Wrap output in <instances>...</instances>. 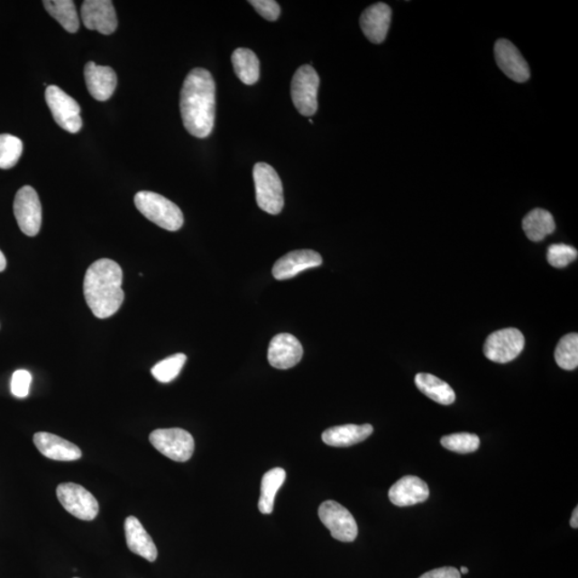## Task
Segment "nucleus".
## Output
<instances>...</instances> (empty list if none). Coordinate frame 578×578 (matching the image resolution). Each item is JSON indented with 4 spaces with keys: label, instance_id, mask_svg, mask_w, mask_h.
<instances>
[{
    "label": "nucleus",
    "instance_id": "nucleus-1",
    "mask_svg": "<svg viewBox=\"0 0 578 578\" xmlns=\"http://www.w3.org/2000/svg\"><path fill=\"white\" fill-rule=\"evenodd\" d=\"M180 112L188 133L205 139L213 133L216 117V83L206 69L188 74L180 94Z\"/></svg>",
    "mask_w": 578,
    "mask_h": 578
},
{
    "label": "nucleus",
    "instance_id": "nucleus-2",
    "mask_svg": "<svg viewBox=\"0 0 578 578\" xmlns=\"http://www.w3.org/2000/svg\"><path fill=\"white\" fill-rule=\"evenodd\" d=\"M123 279L122 267L112 260L96 261L87 269L84 279V295L96 317H111L123 306Z\"/></svg>",
    "mask_w": 578,
    "mask_h": 578
},
{
    "label": "nucleus",
    "instance_id": "nucleus-3",
    "mask_svg": "<svg viewBox=\"0 0 578 578\" xmlns=\"http://www.w3.org/2000/svg\"><path fill=\"white\" fill-rule=\"evenodd\" d=\"M134 203L142 216L163 230L179 231L185 222L179 206L158 193L141 191L136 194Z\"/></svg>",
    "mask_w": 578,
    "mask_h": 578
},
{
    "label": "nucleus",
    "instance_id": "nucleus-4",
    "mask_svg": "<svg viewBox=\"0 0 578 578\" xmlns=\"http://www.w3.org/2000/svg\"><path fill=\"white\" fill-rule=\"evenodd\" d=\"M256 202L267 214L279 215L284 207L283 186L272 166L260 162L253 169Z\"/></svg>",
    "mask_w": 578,
    "mask_h": 578
},
{
    "label": "nucleus",
    "instance_id": "nucleus-5",
    "mask_svg": "<svg viewBox=\"0 0 578 578\" xmlns=\"http://www.w3.org/2000/svg\"><path fill=\"white\" fill-rule=\"evenodd\" d=\"M45 101L56 124L60 128L73 134L82 129L81 106L59 86H49L45 90Z\"/></svg>",
    "mask_w": 578,
    "mask_h": 578
},
{
    "label": "nucleus",
    "instance_id": "nucleus-6",
    "mask_svg": "<svg viewBox=\"0 0 578 578\" xmlns=\"http://www.w3.org/2000/svg\"><path fill=\"white\" fill-rule=\"evenodd\" d=\"M149 440L160 454L175 462L190 460L196 448L192 435L179 427L160 428L151 434Z\"/></svg>",
    "mask_w": 578,
    "mask_h": 578
},
{
    "label": "nucleus",
    "instance_id": "nucleus-7",
    "mask_svg": "<svg viewBox=\"0 0 578 578\" xmlns=\"http://www.w3.org/2000/svg\"><path fill=\"white\" fill-rule=\"evenodd\" d=\"M319 77L310 65L302 66L291 81V99L302 116H313L317 112Z\"/></svg>",
    "mask_w": 578,
    "mask_h": 578
},
{
    "label": "nucleus",
    "instance_id": "nucleus-8",
    "mask_svg": "<svg viewBox=\"0 0 578 578\" xmlns=\"http://www.w3.org/2000/svg\"><path fill=\"white\" fill-rule=\"evenodd\" d=\"M525 347V337L518 329L507 328L493 332L485 341V357L496 363H508L517 359Z\"/></svg>",
    "mask_w": 578,
    "mask_h": 578
},
{
    "label": "nucleus",
    "instance_id": "nucleus-9",
    "mask_svg": "<svg viewBox=\"0 0 578 578\" xmlns=\"http://www.w3.org/2000/svg\"><path fill=\"white\" fill-rule=\"evenodd\" d=\"M14 210L20 230L27 236H36L41 228L42 207L32 187L25 186L17 191Z\"/></svg>",
    "mask_w": 578,
    "mask_h": 578
},
{
    "label": "nucleus",
    "instance_id": "nucleus-10",
    "mask_svg": "<svg viewBox=\"0 0 578 578\" xmlns=\"http://www.w3.org/2000/svg\"><path fill=\"white\" fill-rule=\"evenodd\" d=\"M318 515L335 540L341 542L356 540L358 525L345 507L334 500L325 501L318 509Z\"/></svg>",
    "mask_w": 578,
    "mask_h": 578
},
{
    "label": "nucleus",
    "instance_id": "nucleus-11",
    "mask_svg": "<svg viewBox=\"0 0 578 578\" xmlns=\"http://www.w3.org/2000/svg\"><path fill=\"white\" fill-rule=\"evenodd\" d=\"M61 506L82 520H94L99 513V502L83 486L76 483H62L56 491Z\"/></svg>",
    "mask_w": 578,
    "mask_h": 578
},
{
    "label": "nucleus",
    "instance_id": "nucleus-12",
    "mask_svg": "<svg viewBox=\"0 0 578 578\" xmlns=\"http://www.w3.org/2000/svg\"><path fill=\"white\" fill-rule=\"evenodd\" d=\"M83 24L102 34L115 32L118 26L115 8L111 0H86L82 5Z\"/></svg>",
    "mask_w": 578,
    "mask_h": 578
},
{
    "label": "nucleus",
    "instance_id": "nucleus-13",
    "mask_svg": "<svg viewBox=\"0 0 578 578\" xmlns=\"http://www.w3.org/2000/svg\"><path fill=\"white\" fill-rule=\"evenodd\" d=\"M494 51L498 67L509 78L517 83L528 81L530 69L528 61L513 43L506 39L498 40Z\"/></svg>",
    "mask_w": 578,
    "mask_h": 578
},
{
    "label": "nucleus",
    "instance_id": "nucleus-14",
    "mask_svg": "<svg viewBox=\"0 0 578 578\" xmlns=\"http://www.w3.org/2000/svg\"><path fill=\"white\" fill-rule=\"evenodd\" d=\"M303 347L297 337L289 334H280L273 337L268 348V360L273 368L289 370L300 362Z\"/></svg>",
    "mask_w": 578,
    "mask_h": 578
},
{
    "label": "nucleus",
    "instance_id": "nucleus-15",
    "mask_svg": "<svg viewBox=\"0 0 578 578\" xmlns=\"http://www.w3.org/2000/svg\"><path fill=\"white\" fill-rule=\"evenodd\" d=\"M323 264L322 256L313 250H298L289 252L280 259L272 269L273 277L283 281L297 276L307 269L317 268Z\"/></svg>",
    "mask_w": 578,
    "mask_h": 578
},
{
    "label": "nucleus",
    "instance_id": "nucleus-16",
    "mask_svg": "<svg viewBox=\"0 0 578 578\" xmlns=\"http://www.w3.org/2000/svg\"><path fill=\"white\" fill-rule=\"evenodd\" d=\"M392 11L388 5L377 3L364 10L360 17V26L364 36L372 43L380 44L385 41L389 27L391 24Z\"/></svg>",
    "mask_w": 578,
    "mask_h": 578
},
{
    "label": "nucleus",
    "instance_id": "nucleus-17",
    "mask_svg": "<svg viewBox=\"0 0 578 578\" xmlns=\"http://www.w3.org/2000/svg\"><path fill=\"white\" fill-rule=\"evenodd\" d=\"M33 444L41 454L50 460L72 462L82 457V451L78 445L54 434L36 433L33 436Z\"/></svg>",
    "mask_w": 578,
    "mask_h": 578
},
{
    "label": "nucleus",
    "instance_id": "nucleus-18",
    "mask_svg": "<svg viewBox=\"0 0 578 578\" xmlns=\"http://www.w3.org/2000/svg\"><path fill=\"white\" fill-rule=\"evenodd\" d=\"M84 76L89 94L96 100L107 101L117 87L116 72L111 67L98 66L89 61L85 66Z\"/></svg>",
    "mask_w": 578,
    "mask_h": 578
},
{
    "label": "nucleus",
    "instance_id": "nucleus-19",
    "mask_svg": "<svg viewBox=\"0 0 578 578\" xmlns=\"http://www.w3.org/2000/svg\"><path fill=\"white\" fill-rule=\"evenodd\" d=\"M430 497V490L425 481L415 476L399 479L389 491V500L394 506L409 507L425 502Z\"/></svg>",
    "mask_w": 578,
    "mask_h": 578
},
{
    "label": "nucleus",
    "instance_id": "nucleus-20",
    "mask_svg": "<svg viewBox=\"0 0 578 578\" xmlns=\"http://www.w3.org/2000/svg\"><path fill=\"white\" fill-rule=\"evenodd\" d=\"M125 540L131 552L145 558L148 562H156L158 549L144 526L135 517H129L124 522Z\"/></svg>",
    "mask_w": 578,
    "mask_h": 578
},
{
    "label": "nucleus",
    "instance_id": "nucleus-21",
    "mask_svg": "<svg viewBox=\"0 0 578 578\" xmlns=\"http://www.w3.org/2000/svg\"><path fill=\"white\" fill-rule=\"evenodd\" d=\"M373 431L371 425H346L328 428L323 433L322 438L326 445L343 448L364 442Z\"/></svg>",
    "mask_w": 578,
    "mask_h": 578
},
{
    "label": "nucleus",
    "instance_id": "nucleus-22",
    "mask_svg": "<svg viewBox=\"0 0 578 578\" xmlns=\"http://www.w3.org/2000/svg\"><path fill=\"white\" fill-rule=\"evenodd\" d=\"M416 386L438 404L451 405L455 402V392L445 381L432 374L420 373L415 377Z\"/></svg>",
    "mask_w": 578,
    "mask_h": 578
},
{
    "label": "nucleus",
    "instance_id": "nucleus-23",
    "mask_svg": "<svg viewBox=\"0 0 578 578\" xmlns=\"http://www.w3.org/2000/svg\"><path fill=\"white\" fill-rule=\"evenodd\" d=\"M523 230L531 242L539 243L556 230V225L551 213L537 208L524 217Z\"/></svg>",
    "mask_w": 578,
    "mask_h": 578
},
{
    "label": "nucleus",
    "instance_id": "nucleus-24",
    "mask_svg": "<svg viewBox=\"0 0 578 578\" xmlns=\"http://www.w3.org/2000/svg\"><path fill=\"white\" fill-rule=\"evenodd\" d=\"M232 61L234 73L244 84L254 85L261 76L260 60L253 50L237 49L234 51Z\"/></svg>",
    "mask_w": 578,
    "mask_h": 578
},
{
    "label": "nucleus",
    "instance_id": "nucleus-25",
    "mask_svg": "<svg viewBox=\"0 0 578 578\" xmlns=\"http://www.w3.org/2000/svg\"><path fill=\"white\" fill-rule=\"evenodd\" d=\"M44 8L49 14L70 33H76L79 28V19L76 4L72 0H44Z\"/></svg>",
    "mask_w": 578,
    "mask_h": 578
},
{
    "label": "nucleus",
    "instance_id": "nucleus-26",
    "mask_svg": "<svg viewBox=\"0 0 578 578\" xmlns=\"http://www.w3.org/2000/svg\"><path fill=\"white\" fill-rule=\"evenodd\" d=\"M286 479V472L283 468H273L267 472L261 480V493L259 501V509L262 514L273 512L274 500Z\"/></svg>",
    "mask_w": 578,
    "mask_h": 578
},
{
    "label": "nucleus",
    "instance_id": "nucleus-27",
    "mask_svg": "<svg viewBox=\"0 0 578 578\" xmlns=\"http://www.w3.org/2000/svg\"><path fill=\"white\" fill-rule=\"evenodd\" d=\"M555 360L560 368L572 371L578 365V335L570 334L559 341L555 351Z\"/></svg>",
    "mask_w": 578,
    "mask_h": 578
},
{
    "label": "nucleus",
    "instance_id": "nucleus-28",
    "mask_svg": "<svg viewBox=\"0 0 578 578\" xmlns=\"http://www.w3.org/2000/svg\"><path fill=\"white\" fill-rule=\"evenodd\" d=\"M23 154V142L14 135L0 134V169L14 168Z\"/></svg>",
    "mask_w": 578,
    "mask_h": 578
},
{
    "label": "nucleus",
    "instance_id": "nucleus-29",
    "mask_svg": "<svg viewBox=\"0 0 578 578\" xmlns=\"http://www.w3.org/2000/svg\"><path fill=\"white\" fill-rule=\"evenodd\" d=\"M187 362L185 353H176L153 366L151 374L160 382L173 381Z\"/></svg>",
    "mask_w": 578,
    "mask_h": 578
},
{
    "label": "nucleus",
    "instance_id": "nucleus-30",
    "mask_svg": "<svg viewBox=\"0 0 578 578\" xmlns=\"http://www.w3.org/2000/svg\"><path fill=\"white\" fill-rule=\"evenodd\" d=\"M440 443L445 449L466 454H472L479 449L480 438L476 434L456 433L444 436Z\"/></svg>",
    "mask_w": 578,
    "mask_h": 578
},
{
    "label": "nucleus",
    "instance_id": "nucleus-31",
    "mask_svg": "<svg viewBox=\"0 0 578 578\" xmlns=\"http://www.w3.org/2000/svg\"><path fill=\"white\" fill-rule=\"evenodd\" d=\"M578 252L571 245L558 243L552 244L547 250V261L549 265L562 269L577 260Z\"/></svg>",
    "mask_w": 578,
    "mask_h": 578
},
{
    "label": "nucleus",
    "instance_id": "nucleus-32",
    "mask_svg": "<svg viewBox=\"0 0 578 578\" xmlns=\"http://www.w3.org/2000/svg\"><path fill=\"white\" fill-rule=\"evenodd\" d=\"M32 383V375L26 370H19L14 372L13 381H11V392L16 398H26L30 393Z\"/></svg>",
    "mask_w": 578,
    "mask_h": 578
},
{
    "label": "nucleus",
    "instance_id": "nucleus-33",
    "mask_svg": "<svg viewBox=\"0 0 578 578\" xmlns=\"http://www.w3.org/2000/svg\"><path fill=\"white\" fill-rule=\"evenodd\" d=\"M249 4L267 21H277L281 14V8L274 0H251Z\"/></svg>",
    "mask_w": 578,
    "mask_h": 578
},
{
    "label": "nucleus",
    "instance_id": "nucleus-34",
    "mask_svg": "<svg viewBox=\"0 0 578 578\" xmlns=\"http://www.w3.org/2000/svg\"><path fill=\"white\" fill-rule=\"evenodd\" d=\"M419 578H461L460 571L452 566L435 569L423 574Z\"/></svg>",
    "mask_w": 578,
    "mask_h": 578
},
{
    "label": "nucleus",
    "instance_id": "nucleus-35",
    "mask_svg": "<svg viewBox=\"0 0 578 578\" xmlns=\"http://www.w3.org/2000/svg\"><path fill=\"white\" fill-rule=\"evenodd\" d=\"M571 528H578V508H575V510L573 513H572V518H571Z\"/></svg>",
    "mask_w": 578,
    "mask_h": 578
},
{
    "label": "nucleus",
    "instance_id": "nucleus-36",
    "mask_svg": "<svg viewBox=\"0 0 578 578\" xmlns=\"http://www.w3.org/2000/svg\"><path fill=\"white\" fill-rule=\"evenodd\" d=\"M5 267H7V260H5L3 252L0 251V272H3Z\"/></svg>",
    "mask_w": 578,
    "mask_h": 578
},
{
    "label": "nucleus",
    "instance_id": "nucleus-37",
    "mask_svg": "<svg viewBox=\"0 0 578 578\" xmlns=\"http://www.w3.org/2000/svg\"><path fill=\"white\" fill-rule=\"evenodd\" d=\"M468 571L469 570H468V568H466V566H462L460 573L467 574Z\"/></svg>",
    "mask_w": 578,
    "mask_h": 578
}]
</instances>
